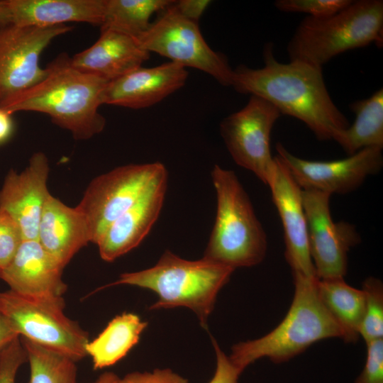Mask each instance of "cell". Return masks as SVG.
I'll list each match as a JSON object with an SVG mask.
<instances>
[{"label": "cell", "mask_w": 383, "mask_h": 383, "mask_svg": "<svg viewBox=\"0 0 383 383\" xmlns=\"http://www.w3.org/2000/svg\"><path fill=\"white\" fill-rule=\"evenodd\" d=\"M354 123L338 132L333 140L351 155L367 148H383V89L369 98L350 104Z\"/></svg>", "instance_id": "cell-23"}, {"label": "cell", "mask_w": 383, "mask_h": 383, "mask_svg": "<svg viewBox=\"0 0 383 383\" xmlns=\"http://www.w3.org/2000/svg\"><path fill=\"white\" fill-rule=\"evenodd\" d=\"M365 306L359 335L365 343L383 336V285L374 277L367 278L362 284Z\"/></svg>", "instance_id": "cell-27"}, {"label": "cell", "mask_w": 383, "mask_h": 383, "mask_svg": "<svg viewBox=\"0 0 383 383\" xmlns=\"http://www.w3.org/2000/svg\"><path fill=\"white\" fill-rule=\"evenodd\" d=\"M148 326L135 313L124 312L113 318L94 340L86 345L94 370L113 365L138 343Z\"/></svg>", "instance_id": "cell-22"}, {"label": "cell", "mask_w": 383, "mask_h": 383, "mask_svg": "<svg viewBox=\"0 0 383 383\" xmlns=\"http://www.w3.org/2000/svg\"><path fill=\"white\" fill-rule=\"evenodd\" d=\"M281 113L272 104L251 95L240 110L225 117L220 133L234 162L267 185L274 165L270 135Z\"/></svg>", "instance_id": "cell-10"}, {"label": "cell", "mask_w": 383, "mask_h": 383, "mask_svg": "<svg viewBox=\"0 0 383 383\" xmlns=\"http://www.w3.org/2000/svg\"><path fill=\"white\" fill-rule=\"evenodd\" d=\"M367 358L355 383H383V339L367 343Z\"/></svg>", "instance_id": "cell-31"}, {"label": "cell", "mask_w": 383, "mask_h": 383, "mask_svg": "<svg viewBox=\"0 0 383 383\" xmlns=\"http://www.w3.org/2000/svg\"><path fill=\"white\" fill-rule=\"evenodd\" d=\"M264 63L260 69L236 67L231 87L240 94L262 98L281 114L300 120L319 140H333L350 126L327 90L322 67L299 60L281 63L274 58L271 43L264 49Z\"/></svg>", "instance_id": "cell-1"}, {"label": "cell", "mask_w": 383, "mask_h": 383, "mask_svg": "<svg viewBox=\"0 0 383 383\" xmlns=\"http://www.w3.org/2000/svg\"><path fill=\"white\" fill-rule=\"evenodd\" d=\"M38 241L64 268L91 242L87 221L77 207H70L50 194L40 216Z\"/></svg>", "instance_id": "cell-20"}, {"label": "cell", "mask_w": 383, "mask_h": 383, "mask_svg": "<svg viewBox=\"0 0 383 383\" xmlns=\"http://www.w3.org/2000/svg\"><path fill=\"white\" fill-rule=\"evenodd\" d=\"M187 77L186 69L173 62L150 68L141 66L108 82L102 103L133 109L146 108L182 87Z\"/></svg>", "instance_id": "cell-17"}, {"label": "cell", "mask_w": 383, "mask_h": 383, "mask_svg": "<svg viewBox=\"0 0 383 383\" xmlns=\"http://www.w3.org/2000/svg\"><path fill=\"white\" fill-rule=\"evenodd\" d=\"M170 0H106L101 30L113 29L139 38L150 28L152 16L171 5Z\"/></svg>", "instance_id": "cell-25"}, {"label": "cell", "mask_w": 383, "mask_h": 383, "mask_svg": "<svg viewBox=\"0 0 383 383\" xmlns=\"http://www.w3.org/2000/svg\"><path fill=\"white\" fill-rule=\"evenodd\" d=\"M150 54L136 38L104 29L99 39L72 57L71 62L77 69L110 82L141 67Z\"/></svg>", "instance_id": "cell-19"}, {"label": "cell", "mask_w": 383, "mask_h": 383, "mask_svg": "<svg viewBox=\"0 0 383 383\" xmlns=\"http://www.w3.org/2000/svg\"><path fill=\"white\" fill-rule=\"evenodd\" d=\"M172 3L137 38L141 46L184 68L204 72L223 86H231L233 70L226 57L209 46L198 23L180 16L172 8Z\"/></svg>", "instance_id": "cell-9"}, {"label": "cell", "mask_w": 383, "mask_h": 383, "mask_svg": "<svg viewBox=\"0 0 383 383\" xmlns=\"http://www.w3.org/2000/svg\"><path fill=\"white\" fill-rule=\"evenodd\" d=\"M351 0H277L275 7L284 12H301L313 18L330 16L346 6Z\"/></svg>", "instance_id": "cell-28"}, {"label": "cell", "mask_w": 383, "mask_h": 383, "mask_svg": "<svg viewBox=\"0 0 383 383\" xmlns=\"http://www.w3.org/2000/svg\"><path fill=\"white\" fill-rule=\"evenodd\" d=\"M277 155L288 168L294 180L304 190L347 194L357 189L367 177L382 167V148H367L348 157L332 161H313L298 157L281 143Z\"/></svg>", "instance_id": "cell-13"}, {"label": "cell", "mask_w": 383, "mask_h": 383, "mask_svg": "<svg viewBox=\"0 0 383 383\" xmlns=\"http://www.w3.org/2000/svg\"><path fill=\"white\" fill-rule=\"evenodd\" d=\"M211 175L216 214L203 258L234 270L258 265L267 240L249 196L233 171L215 165Z\"/></svg>", "instance_id": "cell-5"}, {"label": "cell", "mask_w": 383, "mask_h": 383, "mask_svg": "<svg viewBox=\"0 0 383 383\" xmlns=\"http://www.w3.org/2000/svg\"><path fill=\"white\" fill-rule=\"evenodd\" d=\"M167 180V172L160 176L133 206L107 228L96 243L103 260L113 262L143 241L160 214Z\"/></svg>", "instance_id": "cell-16"}, {"label": "cell", "mask_w": 383, "mask_h": 383, "mask_svg": "<svg viewBox=\"0 0 383 383\" xmlns=\"http://www.w3.org/2000/svg\"><path fill=\"white\" fill-rule=\"evenodd\" d=\"M331 194L302 189L311 257L318 279H343L348 252L360 242L352 224L335 223L330 209Z\"/></svg>", "instance_id": "cell-12"}, {"label": "cell", "mask_w": 383, "mask_h": 383, "mask_svg": "<svg viewBox=\"0 0 383 383\" xmlns=\"http://www.w3.org/2000/svg\"><path fill=\"white\" fill-rule=\"evenodd\" d=\"M234 270L203 257L185 260L167 250L154 266L123 273L108 286L126 284L152 291L157 299L150 306V310L187 307L196 313L201 326L206 328L218 293Z\"/></svg>", "instance_id": "cell-4"}, {"label": "cell", "mask_w": 383, "mask_h": 383, "mask_svg": "<svg viewBox=\"0 0 383 383\" xmlns=\"http://www.w3.org/2000/svg\"><path fill=\"white\" fill-rule=\"evenodd\" d=\"M65 307L63 297L0 293V313L20 337L77 362L87 356L89 335L65 314Z\"/></svg>", "instance_id": "cell-7"}, {"label": "cell", "mask_w": 383, "mask_h": 383, "mask_svg": "<svg viewBox=\"0 0 383 383\" xmlns=\"http://www.w3.org/2000/svg\"><path fill=\"white\" fill-rule=\"evenodd\" d=\"M21 341L30 367L28 383H77V362L25 338Z\"/></svg>", "instance_id": "cell-26"}, {"label": "cell", "mask_w": 383, "mask_h": 383, "mask_svg": "<svg viewBox=\"0 0 383 383\" xmlns=\"http://www.w3.org/2000/svg\"><path fill=\"white\" fill-rule=\"evenodd\" d=\"M294 294L282 321L271 332L232 347L228 356L243 372L262 357L275 363L286 362L316 342L330 338H343L340 327L322 303L317 290V277L293 273Z\"/></svg>", "instance_id": "cell-3"}, {"label": "cell", "mask_w": 383, "mask_h": 383, "mask_svg": "<svg viewBox=\"0 0 383 383\" xmlns=\"http://www.w3.org/2000/svg\"><path fill=\"white\" fill-rule=\"evenodd\" d=\"M167 172L160 162L130 164L94 178L76 206L87 221L91 242L96 244L107 228Z\"/></svg>", "instance_id": "cell-8"}, {"label": "cell", "mask_w": 383, "mask_h": 383, "mask_svg": "<svg viewBox=\"0 0 383 383\" xmlns=\"http://www.w3.org/2000/svg\"><path fill=\"white\" fill-rule=\"evenodd\" d=\"M267 186L279 215L285 243V257L292 273L316 277L311 257L302 189L276 155Z\"/></svg>", "instance_id": "cell-14"}, {"label": "cell", "mask_w": 383, "mask_h": 383, "mask_svg": "<svg viewBox=\"0 0 383 383\" xmlns=\"http://www.w3.org/2000/svg\"><path fill=\"white\" fill-rule=\"evenodd\" d=\"M211 2L209 0L173 1L172 6L182 17L198 23Z\"/></svg>", "instance_id": "cell-34"}, {"label": "cell", "mask_w": 383, "mask_h": 383, "mask_svg": "<svg viewBox=\"0 0 383 383\" xmlns=\"http://www.w3.org/2000/svg\"><path fill=\"white\" fill-rule=\"evenodd\" d=\"M63 267L38 240H23L11 261L0 272L10 290L30 297H62L67 286Z\"/></svg>", "instance_id": "cell-18"}, {"label": "cell", "mask_w": 383, "mask_h": 383, "mask_svg": "<svg viewBox=\"0 0 383 383\" xmlns=\"http://www.w3.org/2000/svg\"><path fill=\"white\" fill-rule=\"evenodd\" d=\"M383 43V1H353L325 18L306 16L288 43L290 60L322 67L333 57L350 50Z\"/></svg>", "instance_id": "cell-6"}, {"label": "cell", "mask_w": 383, "mask_h": 383, "mask_svg": "<svg viewBox=\"0 0 383 383\" xmlns=\"http://www.w3.org/2000/svg\"><path fill=\"white\" fill-rule=\"evenodd\" d=\"M45 69L40 82L0 103V107L12 114H46L76 140H88L100 133L106 119L99 107L108 82L74 67L67 53L60 54Z\"/></svg>", "instance_id": "cell-2"}, {"label": "cell", "mask_w": 383, "mask_h": 383, "mask_svg": "<svg viewBox=\"0 0 383 383\" xmlns=\"http://www.w3.org/2000/svg\"><path fill=\"white\" fill-rule=\"evenodd\" d=\"M317 290L322 303L340 327L342 339L355 342L365 311L363 290L348 285L344 279H318Z\"/></svg>", "instance_id": "cell-24"}, {"label": "cell", "mask_w": 383, "mask_h": 383, "mask_svg": "<svg viewBox=\"0 0 383 383\" xmlns=\"http://www.w3.org/2000/svg\"><path fill=\"white\" fill-rule=\"evenodd\" d=\"M11 24L8 8L4 0H0V28Z\"/></svg>", "instance_id": "cell-38"}, {"label": "cell", "mask_w": 383, "mask_h": 383, "mask_svg": "<svg viewBox=\"0 0 383 383\" xmlns=\"http://www.w3.org/2000/svg\"><path fill=\"white\" fill-rule=\"evenodd\" d=\"M89 383H121V379L113 372H106L101 374L95 381Z\"/></svg>", "instance_id": "cell-37"}, {"label": "cell", "mask_w": 383, "mask_h": 383, "mask_svg": "<svg viewBox=\"0 0 383 383\" xmlns=\"http://www.w3.org/2000/svg\"><path fill=\"white\" fill-rule=\"evenodd\" d=\"M212 343L216 356V367L209 383H238L242 372L223 352L213 338H212Z\"/></svg>", "instance_id": "cell-33"}, {"label": "cell", "mask_w": 383, "mask_h": 383, "mask_svg": "<svg viewBox=\"0 0 383 383\" xmlns=\"http://www.w3.org/2000/svg\"><path fill=\"white\" fill-rule=\"evenodd\" d=\"M18 337H20L19 335L0 313V351Z\"/></svg>", "instance_id": "cell-36"}, {"label": "cell", "mask_w": 383, "mask_h": 383, "mask_svg": "<svg viewBox=\"0 0 383 383\" xmlns=\"http://www.w3.org/2000/svg\"><path fill=\"white\" fill-rule=\"evenodd\" d=\"M121 383H188V380L166 368L152 372H133L125 375Z\"/></svg>", "instance_id": "cell-32"}, {"label": "cell", "mask_w": 383, "mask_h": 383, "mask_svg": "<svg viewBox=\"0 0 383 383\" xmlns=\"http://www.w3.org/2000/svg\"><path fill=\"white\" fill-rule=\"evenodd\" d=\"M26 361V352L18 337L0 351V383H15L17 372Z\"/></svg>", "instance_id": "cell-30"}, {"label": "cell", "mask_w": 383, "mask_h": 383, "mask_svg": "<svg viewBox=\"0 0 383 383\" xmlns=\"http://www.w3.org/2000/svg\"><path fill=\"white\" fill-rule=\"evenodd\" d=\"M11 24L48 27L69 22L101 26L106 0H4Z\"/></svg>", "instance_id": "cell-21"}, {"label": "cell", "mask_w": 383, "mask_h": 383, "mask_svg": "<svg viewBox=\"0 0 383 383\" xmlns=\"http://www.w3.org/2000/svg\"><path fill=\"white\" fill-rule=\"evenodd\" d=\"M23 241L18 223L0 209V272L11 261Z\"/></svg>", "instance_id": "cell-29"}, {"label": "cell", "mask_w": 383, "mask_h": 383, "mask_svg": "<svg viewBox=\"0 0 383 383\" xmlns=\"http://www.w3.org/2000/svg\"><path fill=\"white\" fill-rule=\"evenodd\" d=\"M72 27L19 26L0 28V103L40 82L45 69L40 65L43 50Z\"/></svg>", "instance_id": "cell-11"}, {"label": "cell", "mask_w": 383, "mask_h": 383, "mask_svg": "<svg viewBox=\"0 0 383 383\" xmlns=\"http://www.w3.org/2000/svg\"><path fill=\"white\" fill-rule=\"evenodd\" d=\"M12 113L0 107V145L7 142L14 129Z\"/></svg>", "instance_id": "cell-35"}, {"label": "cell", "mask_w": 383, "mask_h": 383, "mask_svg": "<svg viewBox=\"0 0 383 383\" xmlns=\"http://www.w3.org/2000/svg\"><path fill=\"white\" fill-rule=\"evenodd\" d=\"M49 163L42 152H35L20 173L11 170L0 189V209L19 226L23 240H38L40 216L50 195L47 187Z\"/></svg>", "instance_id": "cell-15"}]
</instances>
